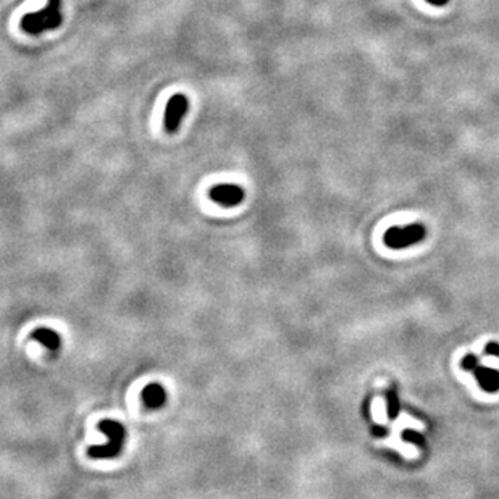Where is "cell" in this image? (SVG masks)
I'll list each match as a JSON object with an SVG mask.
<instances>
[{
  "mask_svg": "<svg viewBox=\"0 0 499 499\" xmlns=\"http://www.w3.org/2000/svg\"><path fill=\"white\" fill-rule=\"evenodd\" d=\"M427 236V228L420 223L408 225V227H393L385 233V244L391 249H405L420 243Z\"/></svg>",
  "mask_w": 499,
  "mask_h": 499,
  "instance_id": "3",
  "label": "cell"
},
{
  "mask_svg": "<svg viewBox=\"0 0 499 499\" xmlns=\"http://www.w3.org/2000/svg\"><path fill=\"white\" fill-rule=\"evenodd\" d=\"M385 396H386V412H388V417L391 420H394L399 415V412H401V403H399L396 389H394V388L386 389Z\"/></svg>",
  "mask_w": 499,
  "mask_h": 499,
  "instance_id": "9",
  "label": "cell"
},
{
  "mask_svg": "<svg viewBox=\"0 0 499 499\" xmlns=\"http://www.w3.org/2000/svg\"><path fill=\"white\" fill-rule=\"evenodd\" d=\"M244 196V189L238 184H217L210 189V199L223 207L239 206Z\"/></svg>",
  "mask_w": 499,
  "mask_h": 499,
  "instance_id": "6",
  "label": "cell"
},
{
  "mask_svg": "<svg viewBox=\"0 0 499 499\" xmlns=\"http://www.w3.org/2000/svg\"><path fill=\"white\" fill-rule=\"evenodd\" d=\"M374 433H375L377 436H383V435H385V433H386V430H385V429H380V427H374Z\"/></svg>",
  "mask_w": 499,
  "mask_h": 499,
  "instance_id": "13",
  "label": "cell"
},
{
  "mask_svg": "<svg viewBox=\"0 0 499 499\" xmlns=\"http://www.w3.org/2000/svg\"><path fill=\"white\" fill-rule=\"evenodd\" d=\"M62 25V2L49 0L41 12L28 13L21 18V28L28 34H42L44 31L57 30Z\"/></svg>",
  "mask_w": 499,
  "mask_h": 499,
  "instance_id": "2",
  "label": "cell"
},
{
  "mask_svg": "<svg viewBox=\"0 0 499 499\" xmlns=\"http://www.w3.org/2000/svg\"><path fill=\"white\" fill-rule=\"evenodd\" d=\"M99 430L107 435L108 441L106 444H97L87 449V454L92 459H113L120 456L123 444L126 441V429L118 420L106 419L99 422Z\"/></svg>",
  "mask_w": 499,
  "mask_h": 499,
  "instance_id": "1",
  "label": "cell"
},
{
  "mask_svg": "<svg viewBox=\"0 0 499 499\" xmlns=\"http://www.w3.org/2000/svg\"><path fill=\"white\" fill-rule=\"evenodd\" d=\"M141 398H142V401H144L146 408L160 409L162 405L167 403L168 393H167V389L160 385V383H151V385H147L144 389H142Z\"/></svg>",
  "mask_w": 499,
  "mask_h": 499,
  "instance_id": "7",
  "label": "cell"
},
{
  "mask_svg": "<svg viewBox=\"0 0 499 499\" xmlns=\"http://www.w3.org/2000/svg\"><path fill=\"white\" fill-rule=\"evenodd\" d=\"M31 338L36 339L37 343H41L44 348H47L51 353H56L62 346V338L56 330H51V328H37L31 333Z\"/></svg>",
  "mask_w": 499,
  "mask_h": 499,
  "instance_id": "8",
  "label": "cell"
},
{
  "mask_svg": "<svg viewBox=\"0 0 499 499\" xmlns=\"http://www.w3.org/2000/svg\"><path fill=\"white\" fill-rule=\"evenodd\" d=\"M485 354L486 355H496V358H499V344L498 343H488L485 346Z\"/></svg>",
  "mask_w": 499,
  "mask_h": 499,
  "instance_id": "11",
  "label": "cell"
},
{
  "mask_svg": "<svg viewBox=\"0 0 499 499\" xmlns=\"http://www.w3.org/2000/svg\"><path fill=\"white\" fill-rule=\"evenodd\" d=\"M403 440L409 441V443H414V444H417V446H424V444H425L424 436H422L420 433L414 431V430H405L403 433Z\"/></svg>",
  "mask_w": 499,
  "mask_h": 499,
  "instance_id": "10",
  "label": "cell"
},
{
  "mask_svg": "<svg viewBox=\"0 0 499 499\" xmlns=\"http://www.w3.org/2000/svg\"><path fill=\"white\" fill-rule=\"evenodd\" d=\"M427 2H429L430 5H435V7H444L449 0H427Z\"/></svg>",
  "mask_w": 499,
  "mask_h": 499,
  "instance_id": "12",
  "label": "cell"
},
{
  "mask_svg": "<svg viewBox=\"0 0 499 499\" xmlns=\"http://www.w3.org/2000/svg\"><path fill=\"white\" fill-rule=\"evenodd\" d=\"M186 113H188V97L183 94H175L170 97L165 107V115H163V126H165L167 133H177Z\"/></svg>",
  "mask_w": 499,
  "mask_h": 499,
  "instance_id": "5",
  "label": "cell"
},
{
  "mask_svg": "<svg viewBox=\"0 0 499 499\" xmlns=\"http://www.w3.org/2000/svg\"><path fill=\"white\" fill-rule=\"evenodd\" d=\"M460 367L464 370L470 372L475 377V380L479 381L480 388L486 393H498L499 391V372L490 367H484L480 364V360L474 354H467L460 360Z\"/></svg>",
  "mask_w": 499,
  "mask_h": 499,
  "instance_id": "4",
  "label": "cell"
}]
</instances>
